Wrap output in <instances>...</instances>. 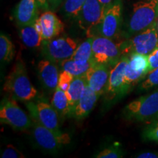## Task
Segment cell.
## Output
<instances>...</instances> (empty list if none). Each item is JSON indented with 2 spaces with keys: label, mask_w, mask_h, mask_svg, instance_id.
<instances>
[{
  "label": "cell",
  "mask_w": 158,
  "mask_h": 158,
  "mask_svg": "<svg viewBox=\"0 0 158 158\" xmlns=\"http://www.w3.org/2000/svg\"><path fill=\"white\" fill-rule=\"evenodd\" d=\"M127 62L128 56H123L110 70L109 81L104 93L105 100L108 103L120 100L132 89L124 80V70Z\"/></svg>",
  "instance_id": "ba28073f"
},
{
  "label": "cell",
  "mask_w": 158,
  "mask_h": 158,
  "mask_svg": "<svg viewBox=\"0 0 158 158\" xmlns=\"http://www.w3.org/2000/svg\"><path fill=\"white\" fill-rule=\"evenodd\" d=\"M158 17L157 0H141L135 3L127 25L126 38L151 27Z\"/></svg>",
  "instance_id": "3957f363"
},
{
  "label": "cell",
  "mask_w": 158,
  "mask_h": 158,
  "mask_svg": "<svg viewBox=\"0 0 158 158\" xmlns=\"http://www.w3.org/2000/svg\"><path fill=\"white\" fill-rule=\"evenodd\" d=\"M122 56L134 54L149 55L158 47V34L156 22L145 30L127 37L118 43Z\"/></svg>",
  "instance_id": "5b68a950"
},
{
  "label": "cell",
  "mask_w": 158,
  "mask_h": 158,
  "mask_svg": "<svg viewBox=\"0 0 158 158\" xmlns=\"http://www.w3.org/2000/svg\"><path fill=\"white\" fill-rule=\"evenodd\" d=\"M158 86V67L149 71L139 86L140 90H148Z\"/></svg>",
  "instance_id": "484cf974"
},
{
  "label": "cell",
  "mask_w": 158,
  "mask_h": 158,
  "mask_svg": "<svg viewBox=\"0 0 158 158\" xmlns=\"http://www.w3.org/2000/svg\"><path fill=\"white\" fill-rule=\"evenodd\" d=\"M64 1L65 0H48L50 10L52 11L56 10L61 5H63Z\"/></svg>",
  "instance_id": "1f68e13d"
},
{
  "label": "cell",
  "mask_w": 158,
  "mask_h": 158,
  "mask_svg": "<svg viewBox=\"0 0 158 158\" xmlns=\"http://www.w3.org/2000/svg\"><path fill=\"white\" fill-rule=\"evenodd\" d=\"M87 86V81L86 76H81L78 77H74V79L69 86L68 89L65 92L68 97L69 102V107H70V116H72L73 113L76 105L81 98L84 93L86 86Z\"/></svg>",
  "instance_id": "d6986e66"
},
{
  "label": "cell",
  "mask_w": 158,
  "mask_h": 158,
  "mask_svg": "<svg viewBox=\"0 0 158 158\" xmlns=\"http://www.w3.org/2000/svg\"><path fill=\"white\" fill-rule=\"evenodd\" d=\"M3 90L8 96L21 101H29L36 97L37 92L31 84L24 62L19 59L5 78Z\"/></svg>",
  "instance_id": "6da1fadb"
},
{
  "label": "cell",
  "mask_w": 158,
  "mask_h": 158,
  "mask_svg": "<svg viewBox=\"0 0 158 158\" xmlns=\"http://www.w3.org/2000/svg\"><path fill=\"white\" fill-rule=\"evenodd\" d=\"M37 3H38L40 8L45 10H48L50 9L49 7V4H48V0H37Z\"/></svg>",
  "instance_id": "836d02e7"
},
{
  "label": "cell",
  "mask_w": 158,
  "mask_h": 158,
  "mask_svg": "<svg viewBox=\"0 0 158 158\" xmlns=\"http://www.w3.org/2000/svg\"><path fill=\"white\" fill-rule=\"evenodd\" d=\"M123 151L119 145L114 144L100 151L95 156L97 158H120L123 157Z\"/></svg>",
  "instance_id": "4316f807"
},
{
  "label": "cell",
  "mask_w": 158,
  "mask_h": 158,
  "mask_svg": "<svg viewBox=\"0 0 158 158\" xmlns=\"http://www.w3.org/2000/svg\"><path fill=\"white\" fill-rule=\"evenodd\" d=\"M157 1H158V0H157Z\"/></svg>",
  "instance_id": "8d00e7d4"
},
{
  "label": "cell",
  "mask_w": 158,
  "mask_h": 158,
  "mask_svg": "<svg viewBox=\"0 0 158 158\" xmlns=\"http://www.w3.org/2000/svg\"><path fill=\"white\" fill-rule=\"evenodd\" d=\"M149 64V71L157 68L158 67V47L155 51L148 55Z\"/></svg>",
  "instance_id": "4dcf8cb0"
},
{
  "label": "cell",
  "mask_w": 158,
  "mask_h": 158,
  "mask_svg": "<svg viewBox=\"0 0 158 158\" xmlns=\"http://www.w3.org/2000/svg\"><path fill=\"white\" fill-rule=\"evenodd\" d=\"M122 115L128 121L142 123L158 120V88L130 102L124 108Z\"/></svg>",
  "instance_id": "7a4b0ae2"
},
{
  "label": "cell",
  "mask_w": 158,
  "mask_h": 158,
  "mask_svg": "<svg viewBox=\"0 0 158 158\" xmlns=\"http://www.w3.org/2000/svg\"><path fill=\"white\" fill-rule=\"evenodd\" d=\"M19 34L23 44L29 48H38L42 45V36L35 27V23L21 27Z\"/></svg>",
  "instance_id": "ffe728a7"
},
{
  "label": "cell",
  "mask_w": 158,
  "mask_h": 158,
  "mask_svg": "<svg viewBox=\"0 0 158 158\" xmlns=\"http://www.w3.org/2000/svg\"><path fill=\"white\" fill-rule=\"evenodd\" d=\"M51 104L56 110L60 121H63L67 116H70L68 99L64 91L57 87L53 94Z\"/></svg>",
  "instance_id": "44dd1931"
},
{
  "label": "cell",
  "mask_w": 158,
  "mask_h": 158,
  "mask_svg": "<svg viewBox=\"0 0 158 158\" xmlns=\"http://www.w3.org/2000/svg\"><path fill=\"white\" fill-rule=\"evenodd\" d=\"M74 79V76L68 71L62 70L59 73L58 86L59 89L66 92L68 89L69 86H70L71 83Z\"/></svg>",
  "instance_id": "f1b7e54d"
},
{
  "label": "cell",
  "mask_w": 158,
  "mask_h": 158,
  "mask_svg": "<svg viewBox=\"0 0 158 158\" xmlns=\"http://www.w3.org/2000/svg\"><path fill=\"white\" fill-rule=\"evenodd\" d=\"M100 96L93 90L91 89L87 85L81 98H80L75 108L73 113L72 114L73 117L78 120H81L86 118L94 108Z\"/></svg>",
  "instance_id": "ac0fdd59"
},
{
  "label": "cell",
  "mask_w": 158,
  "mask_h": 158,
  "mask_svg": "<svg viewBox=\"0 0 158 158\" xmlns=\"http://www.w3.org/2000/svg\"><path fill=\"white\" fill-rule=\"evenodd\" d=\"M94 61H78L72 59H68L60 62L62 70L68 71L74 77H78L86 75Z\"/></svg>",
  "instance_id": "7402d4cb"
},
{
  "label": "cell",
  "mask_w": 158,
  "mask_h": 158,
  "mask_svg": "<svg viewBox=\"0 0 158 158\" xmlns=\"http://www.w3.org/2000/svg\"><path fill=\"white\" fill-rule=\"evenodd\" d=\"M43 40H50L58 37L64 31V24L52 10H46L35 22Z\"/></svg>",
  "instance_id": "4fadbf2b"
},
{
  "label": "cell",
  "mask_w": 158,
  "mask_h": 158,
  "mask_svg": "<svg viewBox=\"0 0 158 158\" xmlns=\"http://www.w3.org/2000/svg\"><path fill=\"white\" fill-rule=\"evenodd\" d=\"M156 27H157V34H158V17L157 19V21H156Z\"/></svg>",
  "instance_id": "d590c367"
},
{
  "label": "cell",
  "mask_w": 158,
  "mask_h": 158,
  "mask_svg": "<svg viewBox=\"0 0 158 158\" xmlns=\"http://www.w3.org/2000/svg\"><path fill=\"white\" fill-rule=\"evenodd\" d=\"M128 62L124 70V80L130 87L143 81L149 72L148 55L131 54L128 55Z\"/></svg>",
  "instance_id": "8fae6325"
},
{
  "label": "cell",
  "mask_w": 158,
  "mask_h": 158,
  "mask_svg": "<svg viewBox=\"0 0 158 158\" xmlns=\"http://www.w3.org/2000/svg\"><path fill=\"white\" fill-rule=\"evenodd\" d=\"M1 157L2 158H24L23 155L19 149H17L12 144H8L1 154Z\"/></svg>",
  "instance_id": "f546056e"
},
{
  "label": "cell",
  "mask_w": 158,
  "mask_h": 158,
  "mask_svg": "<svg viewBox=\"0 0 158 158\" xmlns=\"http://www.w3.org/2000/svg\"><path fill=\"white\" fill-rule=\"evenodd\" d=\"M104 13L99 0H86L76 18L79 27L85 31L92 28L102 21Z\"/></svg>",
  "instance_id": "5bb4252c"
},
{
  "label": "cell",
  "mask_w": 158,
  "mask_h": 158,
  "mask_svg": "<svg viewBox=\"0 0 158 158\" xmlns=\"http://www.w3.org/2000/svg\"><path fill=\"white\" fill-rule=\"evenodd\" d=\"M27 106L31 117L38 120L43 126L56 133L62 132L59 129V115L51 104L45 101H38L37 103L29 102Z\"/></svg>",
  "instance_id": "7c38bea8"
},
{
  "label": "cell",
  "mask_w": 158,
  "mask_h": 158,
  "mask_svg": "<svg viewBox=\"0 0 158 158\" xmlns=\"http://www.w3.org/2000/svg\"><path fill=\"white\" fill-rule=\"evenodd\" d=\"M92 52L94 62L114 67L122 56L118 43L106 37H92Z\"/></svg>",
  "instance_id": "30bf717a"
},
{
  "label": "cell",
  "mask_w": 158,
  "mask_h": 158,
  "mask_svg": "<svg viewBox=\"0 0 158 158\" xmlns=\"http://www.w3.org/2000/svg\"><path fill=\"white\" fill-rule=\"evenodd\" d=\"M135 157L138 158H158V152H147L138 154Z\"/></svg>",
  "instance_id": "d6a6232c"
},
{
  "label": "cell",
  "mask_w": 158,
  "mask_h": 158,
  "mask_svg": "<svg viewBox=\"0 0 158 158\" xmlns=\"http://www.w3.org/2000/svg\"><path fill=\"white\" fill-rule=\"evenodd\" d=\"M0 122L16 130H27L31 127L32 121L19 107L16 100L5 97L0 105Z\"/></svg>",
  "instance_id": "52a82bcc"
},
{
  "label": "cell",
  "mask_w": 158,
  "mask_h": 158,
  "mask_svg": "<svg viewBox=\"0 0 158 158\" xmlns=\"http://www.w3.org/2000/svg\"><path fill=\"white\" fill-rule=\"evenodd\" d=\"M38 8L37 0H21L14 13L17 24L21 27L34 23L38 19Z\"/></svg>",
  "instance_id": "e0dca14e"
},
{
  "label": "cell",
  "mask_w": 158,
  "mask_h": 158,
  "mask_svg": "<svg viewBox=\"0 0 158 158\" xmlns=\"http://www.w3.org/2000/svg\"><path fill=\"white\" fill-rule=\"evenodd\" d=\"M99 2L102 5V7H104L105 10L113 3V0H99Z\"/></svg>",
  "instance_id": "e575fe53"
},
{
  "label": "cell",
  "mask_w": 158,
  "mask_h": 158,
  "mask_svg": "<svg viewBox=\"0 0 158 158\" xmlns=\"http://www.w3.org/2000/svg\"><path fill=\"white\" fill-rule=\"evenodd\" d=\"M122 21V0H115L105 10L102 21L86 31L87 37H106L114 40L118 37Z\"/></svg>",
  "instance_id": "277c9868"
},
{
  "label": "cell",
  "mask_w": 158,
  "mask_h": 158,
  "mask_svg": "<svg viewBox=\"0 0 158 158\" xmlns=\"http://www.w3.org/2000/svg\"><path fill=\"white\" fill-rule=\"evenodd\" d=\"M143 139L158 143V120L149 124L143 131Z\"/></svg>",
  "instance_id": "83f0119b"
},
{
  "label": "cell",
  "mask_w": 158,
  "mask_h": 158,
  "mask_svg": "<svg viewBox=\"0 0 158 158\" xmlns=\"http://www.w3.org/2000/svg\"><path fill=\"white\" fill-rule=\"evenodd\" d=\"M77 47L76 40L68 36L56 37L50 40H43L41 45L44 58L54 63H60L65 59H70Z\"/></svg>",
  "instance_id": "9c48e42d"
},
{
  "label": "cell",
  "mask_w": 158,
  "mask_h": 158,
  "mask_svg": "<svg viewBox=\"0 0 158 158\" xmlns=\"http://www.w3.org/2000/svg\"><path fill=\"white\" fill-rule=\"evenodd\" d=\"M32 136L35 143L41 149L56 152L70 143V135L67 133H56L45 127L36 118L31 117Z\"/></svg>",
  "instance_id": "8992f818"
},
{
  "label": "cell",
  "mask_w": 158,
  "mask_h": 158,
  "mask_svg": "<svg viewBox=\"0 0 158 158\" xmlns=\"http://www.w3.org/2000/svg\"><path fill=\"white\" fill-rule=\"evenodd\" d=\"M110 67V65L94 62L85 75L89 87L100 96L104 94L108 86L112 69Z\"/></svg>",
  "instance_id": "9a60e30c"
},
{
  "label": "cell",
  "mask_w": 158,
  "mask_h": 158,
  "mask_svg": "<svg viewBox=\"0 0 158 158\" xmlns=\"http://www.w3.org/2000/svg\"><path fill=\"white\" fill-rule=\"evenodd\" d=\"M86 0H65L63 3V11L66 16L77 18Z\"/></svg>",
  "instance_id": "d4e9b609"
},
{
  "label": "cell",
  "mask_w": 158,
  "mask_h": 158,
  "mask_svg": "<svg viewBox=\"0 0 158 158\" xmlns=\"http://www.w3.org/2000/svg\"><path fill=\"white\" fill-rule=\"evenodd\" d=\"M92 37H88L86 40L77 47L76 51L70 59L78 61H91L93 59L92 52Z\"/></svg>",
  "instance_id": "603a6c76"
},
{
  "label": "cell",
  "mask_w": 158,
  "mask_h": 158,
  "mask_svg": "<svg viewBox=\"0 0 158 158\" xmlns=\"http://www.w3.org/2000/svg\"><path fill=\"white\" fill-rule=\"evenodd\" d=\"M15 55L14 46L7 35L2 33L0 35V59L3 63H9Z\"/></svg>",
  "instance_id": "cb8c5ba5"
},
{
  "label": "cell",
  "mask_w": 158,
  "mask_h": 158,
  "mask_svg": "<svg viewBox=\"0 0 158 158\" xmlns=\"http://www.w3.org/2000/svg\"><path fill=\"white\" fill-rule=\"evenodd\" d=\"M56 63L43 59L37 64L38 76L41 84L49 92H54L58 86L59 73Z\"/></svg>",
  "instance_id": "2e32d148"
}]
</instances>
